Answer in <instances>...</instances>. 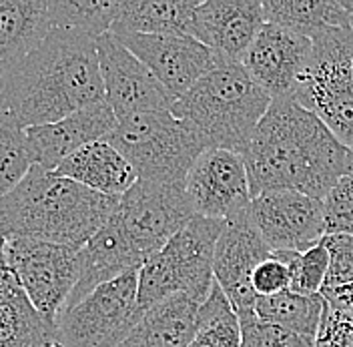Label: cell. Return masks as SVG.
Wrapping results in <instances>:
<instances>
[{
    "label": "cell",
    "mask_w": 353,
    "mask_h": 347,
    "mask_svg": "<svg viewBox=\"0 0 353 347\" xmlns=\"http://www.w3.org/2000/svg\"><path fill=\"white\" fill-rule=\"evenodd\" d=\"M201 305L195 297L179 293L149 307L119 347H189L197 331Z\"/></svg>",
    "instance_id": "cell-21"
},
{
    "label": "cell",
    "mask_w": 353,
    "mask_h": 347,
    "mask_svg": "<svg viewBox=\"0 0 353 347\" xmlns=\"http://www.w3.org/2000/svg\"><path fill=\"white\" fill-rule=\"evenodd\" d=\"M251 215L271 251L303 253L325 237L323 199L297 191H269L251 199Z\"/></svg>",
    "instance_id": "cell-15"
},
{
    "label": "cell",
    "mask_w": 353,
    "mask_h": 347,
    "mask_svg": "<svg viewBox=\"0 0 353 347\" xmlns=\"http://www.w3.org/2000/svg\"><path fill=\"white\" fill-rule=\"evenodd\" d=\"M0 347H65L57 324L43 317L12 275L0 237Z\"/></svg>",
    "instance_id": "cell-20"
},
{
    "label": "cell",
    "mask_w": 353,
    "mask_h": 347,
    "mask_svg": "<svg viewBox=\"0 0 353 347\" xmlns=\"http://www.w3.org/2000/svg\"><path fill=\"white\" fill-rule=\"evenodd\" d=\"M321 295L327 304L353 313V283L343 285V287H335V289H323Z\"/></svg>",
    "instance_id": "cell-36"
},
{
    "label": "cell",
    "mask_w": 353,
    "mask_h": 347,
    "mask_svg": "<svg viewBox=\"0 0 353 347\" xmlns=\"http://www.w3.org/2000/svg\"><path fill=\"white\" fill-rule=\"evenodd\" d=\"M199 4L195 0H123L110 32L193 37Z\"/></svg>",
    "instance_id": "cell-24"
},
{
    "label": "cell",
    "mask_w": 353,
    "mask_h": 347,
    "mask_svg": "<svg viewBox=\"0 0 353 347\" xmlns=\"http://www.w3.org/2000/svg\"><path fill=\"white\" fill-rule=\"evenodd\" d=\"M225 221L193 217L139 271V305L147 311L173 295L185 293L201 304L215 285V249Z\"/></svg>",
    "instance_id": "cell-5"
},
{
    "label": "cell",
    "mask_w": 353,
    "mask_h": 347,
    "mask_svg": "<svg viewBox=\"0 0 353 347\" xmlns=\"http://www.w3.org/2000/svg\"><path fill=\"white\" fill-rule=\"evenodd\" d=\"M50 30L48 0H0V75L39 48Z\"/></svg>",
    "instance_id": "cell-23"
},
{
    "label": "cell",
    "mask_w": 353,
    "mask_h": 347,
    "mask_svg": "<svg viewBox=\"0 0 353 347\" xmlns=\"http://www.w3.org/2000/svg\"><path fill=\"white\" fill-rule=\"evenodd\" d=\"M139 175V181L183 185L197 157L205 151L197 135L171 110L141 112L117 123L105 139Z\"/></svg>",
    "instance_id": "cell-6"
},
{
    "label": "cell",
    "mask_w": 353,
    "mask_h": 347,
    "mask_svg": "<svg viewBox=\"0 0 353 347\" xmlns=\"http://www.w3.org/2000/svg\"><path fill=\"white\" fill-rule=\"evenodd\" d=\"M105 101L97 41L77 30L52 28L39 48L0 75V107L22 129Z\"/></svg>",
    "instance_id": "cell-2"
},
{
    "label": "cell",
    "mask_w": 353,
    "mask_h": 347,
    "mask_svg": "<svg viewBox=\"0 0 353 347\" xmlns=\"http://www.w3.org/2000/svg\"><path fill=\"white\" fill-rule=\"evenodd\" d=\"M114 217L139 257L147 263L197 215L183 185L137 181L119 199Z\"/></svg>",
    "instance_id": "cell-10"
},
{
    "label": "cell",
    "mask_w": 353,
    "mask_h": 347,
    "mask_svg": "<svg viewBox=\"0 0 353 347\" xmlns=\"http://www.w3.org/2000/svg\"><path fill=\"white\" fill-rule=\"evenodd\" d=\"M345 177H353V147L347 149V159H345Z\"/></svg>",
    "instance_id": "cell-37"
},
{
    "label": "cell",
    "mask_w": 353,
    "mask_h": 347,
    "mask_svg": "<svg viewBox=\"0 0 353 347\" xmlns=\"http://www.w3.org/2000/svg\"><path fill=\"white\" fill-rule=\"evenodd\" d=\"M271 103L241 63H221L176 99L171 112L197 135L205 151L245 155Z\"/></svg>",
    "instance_id": "cell-4"
},
{
    "label": "cell",
    "mask_w": 353,
    "mask_h": 347,
    "mask_svg": "<svg viewBox=\"0 0 353 347\" xmlns=\"http://www.w3.org/2000/svg\"><path fill=\"white\" fill-rule=\"evenodd\" d=\"M323 307V295H301L289 289L273 297H257L253 313L267 324L315 339Z\"/></svg>",
    "instance_id": "cell-26"
},
{
    "label": "cell",
    "mask_w": 353,
    "mask_h": 347,
    "mask_svg": "<svg viewBox=\"0 0 353 347\" xmlns=\"http://www.w3.org/2000/svg\"><path fill=\"white\" fill-rule=\"evenodd\" d=\"M239 319L243 329V347H315L313 339L297 335L283 327L267 324L255 313Z\"/></svg>",
    "instance_id": "cell-31"
},
{
    "label": "cell",
    "mask_w": 353,
    "mask_h": 347,
    "mask_svg": "<svg viewBox=\"0 0 353 347\" xmlns=\"http://www.w3.org/2000/svg\"><path fill=\"white\" fill-rule=\"evenodd\" d=\"M119 199L32 165L21 183L0 199V237L83 249L114 215Z\"/></svg>",
    "instance_id": "cell-3"
},
{
    "label": "cell",
    "mask_w": 353,
    "mask_h": 347,
    "mask_svg": "<svg viewBox=\"0 0 353 347\" xmlns=\"http://www.w3.org/2000/svg\"><path fill=\"white\" fill-rule=\"evenodd\" d=\"M251 197L297 191L325 199L345 177L347 147L295 99L273 101L243 155Z\"/></svg>",
    "instance_id": "cell-1"
},
{
    "label": "cell",
    "mask_w": 353,
    "mask_h": 347,
    "mask_svg": "<svg viewBox=\"0 0 353 347\" xmlns=\"http://www.w3.org/2000/svg\"><path fill=\"white\" fill-rule=\"evenodd\" d=\"M291 271V291L301 295H321L327 271H330V251L323 243L311 247L309 251H273Z\"/></svg>",
    "instance_id": "cell-30"
},
{
    "label": "cell",
    "mask_w": 353,
    "mask_h": 347,
    "mask_svg": "<svg viewBox=\"0 0 353 347\" xmlns=\"http://www.w3.org/2000/svg\"><path fill=\"white\" fill-rule=\"evenodd\" d=\"M123 46L147 66L159 83L181 99L207 72L219 66V59L211 48L187 34H114Z\"/></svg>",
    "instance_id": "cell-16"
},
{
    "label": "cell",
    "mask_w": 353,
    "mask_h": 347,
    "mask_svg": "<svg viewBox=\"0 0 353 347\" xmlns=\"http://www.w3.org/2000/svg\"><path fill=\"white\" fill-rule=\"evenodd\" d=\"M347 4H350V12H352V30H353V0H347Z\"/></svg>",
    "instance_id": "cell-38"
},
{
    "label": "cell",
    "mask_w": 353,
    "mask_h": 347,
    "mask_svg": "<svg viewBox=\"0 0 353 347\" xmlns=\"http://www.w3.org/2000/svg\"><path fill=\"white\" fill-rule=\"evenodd\" d=\"M97 52L105 99L119 121L141 112L173 109L171 92L112 32L97 41Z\"/></svg>",
    "instance_id": "cell-11"
},
{
    "label": "cell",
    "mask_w": 353,
    "mask_h": 347,
    "mask_svg": "<svg viewBox=\"0 0 353 347\" xmlns=\"http://www.w3.org/2000/svg\"><path fill=\"white\" fill-rule=\"evenodd\" d=\"M265 22L259 0H205L195 12L193 37L211 48L219 63H243Z\"/></svg>",
    "instance_id": "cell-17"
},
{
    "label": "cell",
    "mask_w": 353,
    "mask_h": 347,
    "mask_svg": "<svg viewBox=\"0 0 353 347\" xmlns=\"http://www.w3.org/2000/svg\"><path fill=\"white\" fill-rule=\"evenodd\" d=\"M195 215L229 221L251 207V187L243 155L207 149L197 157L185 181Z\"/></svg>",
    "instance_id": "cell-12"
},
{
    "label": "cell",
    "mask_w": 353,
    "mask_h": 347,
    "mask_svg": "<svg viewBox=\"0 0 353 347\" xmlns=\"http://www.w3.org/2000/svg\"><path fill=\"white\" fill-rule=\"evenodd\" d=\"M313 41V57L295 101L353 147V30H331Z\"/></svg>",
    "instance_id": "cell-7"
},
{
    "label": "cell",
    "mask_w": 353,
    "mask_h": 347,
    "mask_svg": "<svg viewBox=\"0 0 353 347\" xmlns=\"http://www.w3.org/2000/svg\"><path fill=\"white\" fill-rule=\"evenodd\" d=\"M139 271L97 287L57 321L65 347H119L141 321Z\"/></svg>",
    "instance_id": "cell-8"
},
{
    "label": "cell",
    "mask_w": 353,
    "mask_h": 347,
    "mask_svg": "<svg viewBox=\"0 0 353 347\" xmlns=\"http://www.w3.org/2000/svg\"><path fill=\"white\" fill-rule=\"evenodd\" d=\"M117 115L105 101L77 110L57 123L30 127L26 129V139L32 161L46 171H57L70 155L97 141H105L117 129Z\"/></svg>",
    "instance_id": "cell-18"
},
{
    "label": "cell",
    "mask_w": 353,
    "mask_h": 347,
    "mask_svg": "<svg viewBox=\"0 0 353 347\" xmlns=\"http://www.w3.org/2000/svg\"><path fill=\"white\" fill-rule=\"evenodd\" d=\"M143 265L145 261L139 257L119 219L112 215L109 223L81 249V279L66 304V309L81 304L97 287L114 281L125 273L141 271Z\"/></svg>",
    "instance_id": "cell-19"
},
{
    "label": "cell",
    "mask_w": 353,
    "mask_h": 347,
    "mask_svg": "<svg viewBox=\"0 0 353 347\" xmlns=\"http://www.w3.org/2000/svg\"><path fill=\"white\" fill-rule=\"evenodd\" d=\"M313 57V41L285 26L265 22L241 65L273 99H295Z\"/></svg>",
    "instance_id": "cell-13"
},
{
    "label": "cell",
    "mask_w": 353,
    "mask_h": 347,
    "mask_svg": "<svg viewBox=\"0 0 353 347\" xmlns=\"http://www.w3.org/2000/svg\"><path fill=\"white\" fill-rule=\"evenodd\" d=\"M4 253L30 304L57 324L81 279V249L37 239H4Z\"/></svg>",
    "instance_id": "cell-9"
},
{
    "label": "cell",
    "mask_w": 353,
    "mask_h": 347,
    "mask_svg": "<svg viewBox=\"0 0 353 347\" xmlns=\"http://www.w3.org/2000/svg\"><path fill=\"white\" fill-rule=\"evenodd\" d=\"M253 291L257 297H273L291 289V271L275 253L265 259L253 273Z\"/></svg>",
    "instance_id": "cell-35"
},
{
    "label": "cell",
    "mask_w": 353,
    "mask_h": 347,
    "mask_svg": "<svg viewBox=\"0 0 353 347\" xmlns=\"http://www.w3.org/2000/svg\"><path fill=\"white\" fill-rule=\"evenodd\" d=\"M271 255L273 251L257 229L251 207L237 217L225 221V229L215 249L213 273L239 317L253 313L257 295L251 279L255 269Z\"/></svg>",
    "instance_id": "cell-14"
},
{
    "label": "cell",
    "mask_w": 353,
    "mask_h": 347,
    "mask_svg": "<svg viewBox=\"0 0 353 347\" xmlns=\"http://www.w3.org/2000/svg\"><path fill=\"white\" fill-rule=\"evenodd\" d=\"M325 235H353V177H343L323 199Z\"/></svg>",
    "instance_id": "cell-32"
},
{
    "label": "cell",
    "mask_w": 353,
    "mask_h": 347,
    "mask_svg": "<svg viewBox=\"0 0 353 347\" xmlns=\"http://www.w3.org/2000/svg\"><path fill=\"white\" fill-rule=\"evenodd\" d=\"M189 347H243L241 319L217 281L199 309L197 331Z\"/></svg>",
    "instance_id": "cell-27"
},
{
    "label": "cell",
    "mask_w": 353,
    "mask_h": 347,
    "mask_svg": "<svg viewBox=\"0 0 353 347\" xmlns=\"http://www.w3.org/2000/svg\"><path fill=\"white\" fill-rule=\"evenodd\" d=\"M54 173L109 197H123L139 181L131 163L107 141H97L70 155Z\"/></svg>",
    "instance_id": "cell-22"
},
{
    "label": "cell",
    "mask_w": 353,
    "mask_h": 347,
    "mask_svg": "<svg viewBox=\"0 0 353 347\" xmlns=\"http://www.w3.org/2000/svg\"><path fill=\"white\" fill-rule=\"evenodd\" d=\"M315 347H353V313L325 301Z\"/></svg>",
    "instance_id": "cell-33"
},
{
    "label": "cell",
    "mask_w": 353,
    "mask_h": 347,
    "mask_svg": "<svg viewBox=\"0 0 353 347\" xmlns=\"http://www.w3.org/2000/svg\"><path fill=\"white\" fill-rule=\"evenodd\" d=\"M263 8L267 22L309 39L331 30H352L347 0H263Z\"/></svg>",
    "instance_id": "cell-25"
},
{
    "label": "cell",
    "mask_w": 353,
    "mask_h": 347,
    "mask_svg": "<svg viewBox=\"0 0 353 347\" xmlns=\"http://www.w3.org/2000/svg\"><path fill=\"white\" fill-rule=\"evenodd\" d=\"M32 165L26 129L0 107V199L21 183Z\"/></svg>",
    "instance_id": "cell-29"
},
{
    "label": "cell",
    "mask_w": 353,
    "mask_h": 347,
    "mask_svg": "<svg viewBox=\"0 0 353 347\" xmlns=\"http://www.w3.org/2000/svg\"><path fill=\"white\" fill-rule=\"evenodd\" d=\"M321 243L330 251V271L323 289L353 283V235H325Z\"/></svg>",
    "instance_id": "cell-34"
},
{
    "label": "cell",
    "mask_w": 353,
    "mask_h": 347,
    "mask_svg": "<svg viewBox=\"0 0 353 347\" xmlns=\"http://www.w3.org/2000/svg\"><path fill=\"white\" fill-rule=\"evenodd\" d=\"M52 28L77 30L99 41L117 21L119 2L112 0H48Z\"/></svg>",
    "instance_id": "cell-28"
}]
</instances>
